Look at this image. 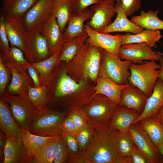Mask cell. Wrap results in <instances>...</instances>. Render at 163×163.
<instances>
[{"label": "cell", "mask_w": 163, "mask_h": 163, "mask_svg": "<svg viewBox=\"0 0 163 163\" xmlns=\"http://www.w3.org/2000/svg\"><path fill=\"white\" fill-rule=\"evenodd\" d=\"M94 129L90 144L81 153L84 163H114L118 156L120 132L109 124L87 121Z\"/></svg>", "instance_id": "1"}, {"label": "cell", "mask_w": 163, "mask_h": 163, "mask_svg": "<svg viewBox=\"0 0 163 163\" xmlns=\"http://www.w3.org/2000/svg\"><path fill=\"white\" fill-rule=\"evenodd\" d=\"M161 66L156 61L147 60L140 64L130 65L128 82L136 87L149 97L159 78Z\"/></svg>", "instance_id": "2"}, {"label": "cell", "mask_w": 163, "mask_h": 163, "mask_svg": "<svg viewBox=\"0 0 163 163\" xmlns=\"http://www.w3.org/2000/svg\"><path fill=\"white\" fill-rule=\"evenodd\" d=\"M101 74V76L120 85L126 84L130 75L129 67L132 62L121 59L103 49Z\"/></svg>", "instance_id": "3"}, {"label": "cell", "mask_w": 163, "mask_h": 163, "mask_svg": "<svg viewBox=\"0 0 163 163\" xmlns=\"http://www.w3.org/2000/svg\"><path fill=\"white\" fill-rule=\"evenodd\" d=\"M1 99L9 103L14 118L21 128L29 129L40 113L25 94L6 95Z\"/></svg>", "instance_id": "4"}, {"label": "cell", "mask_w": 163, "mask_h": 163, "mask_svg": "<svg viewBox=\"0 0 163 163\" xmlns=\"http://www.w3.org/2000/svg\"><path fill=\"white\" fill-rule=\"evenodd\" d=\"M66 117L65 113L45 110L40 113L29 128L32 133L44 137L62 134V125Z\"/></svg>", "instance_id": "5"}, {"label": "cell", "mask_w": 163, "mask_h": 163, "mask_svg": "<svg viewBox=\"0 0 163 163\" xmlns=\"http://www.w3.org/2000/svg\"><path fill=\"white\" fill-rule=\"evenodd\" d=\"M119 104L103 95L98 100L93 101L79 110L87 121L109 124Z\"/></svg>", "instance_id": "6"}, {"label": "cell", "mask_w": 163, "mask_h": 163, "mask_svg": "<svg viewBox=\"0 0 163 163\" xmlns=\"http://www.w3.org/2000/svg\"><path fill=\"white\" fill-rule=\"evenodd\" d=\"M163 53L155 51L144 43H128L121 46L119 57L121 59L140 64L147 60L159 61Z\"/></svg>", "instance_id": "7"}, {"label": "cell", "mask_w": 163, "mask_h": 163, "mask_svg": "<svg viewBox=\"0 0 163 163\" xmlns=\"http://www.w3.org/2000/svg\"><path fill=\"white\" fill-rule=\"evenodd\" d=\"M55 0H38L21 18L27 30L43 24L52 14Z\"/></svg>", "instance_id": "8"}, {"label": "cell", "mask_w": 163, "mask_h": 163, "mask_svg": "<svg viewBox=\"0 0 163 163\" xmlns=\"http://www.w3.org/2000/svg\"><path fill=\"white\" fill-rule=\"evenodd\" d=\"M129 132L135 145L150 163H159L162 155L140 123L131 124Z\"/></svg>", "instance_id": "9"}, {"label": "cell", "mask_w": 163, "mask_h": 163, "mask_svg": "<svg viewBox=\"0 0 163 163\" xmlns=\"http://www.w3.org/2000/svg\"><path fill=\"white\" fill-rule=\"evenodd\" d=\"M84 27L88 37L86 42L93 46L101 48L119 57V51L125 35H112L103 33L92 30L86 23Z\"/></svg>", "instance_id": "10"}, {"label": "cell", "mask_w": 163, "mask_h": 163, "mask_svg": "<svg viewBox=\"0 0 163 163\" xmlns=\"http://www.w3.org/2000/svg\"><path fill=\"white\" fill-rule=\"evenodd\" d=\"M116 1L104 0L91 6L94 14L91 20L86 23L92 30L100 32L112 23V18L116 14Z\"/></svg>", "instance_id": "11"}, {"label": "cell", "mask_w": 163, "mask_h": 163, "mask_svg": "<svg viewBox=\"0 0 163 163\" xmlns=\"http://www.w3.org/2000/svg\"><path fill=\"white\" fill-rule=\"evenodd\" d=\"M5 27L11 46L19 48L30 58L26 40L27 31L21 18L6 14L5 18Z\"/></svg>", "instance_id": "12"}, {"label": "cell", "mask_w": 163, "mask_h": 163, "mask_svg": "<svg viewBox=\"0 0 163 163\" xmlns=\"http://www.w3.org/2000/svg\"><path fill=\"white\" fill-rule=\"evenodd\" d=\"M103 50L101 48L86 43L77 53L84 62L85 74L93 80H95L97 77Z\"/></svg>", "instance_id": "13"}, {"label": "cell", "mask_w": 163, "mask_h": 163, "mask_svg": "<svg viewBox=\"0 0 163 163\" xmlns=\"http://www.w3.org/2000/svg\"><path fill=\"white\" fill-rule=\"evenodd\" d=\"M41 33L47 41L49 53L52 55L62 49L64 43L63 33L53 14L43 24Z\"/></svg>", "instance_id": "14"}, {"label": "cell", "mask_w": 163, "mask_h": 163, "mask_svg": "<svg viewBox=\"0 0 163 163\" xmlns=\"http://www.w3.org/2000/svg\"><path fill=\"white\" fill-rule=\"evenodd\" d=\"M43 25H40L32 30L27 32L26 40L30 57L31 59L35 58L44 59L49 53L47 41L41 33Z\"/></svg>", "instance_id": "15"}, {"label": "cell", "mask_w": 163, "mask_h": 163, "mask_svg": "<svg viewBox=\"0 0 163 163\" xmlns=\"http://www.w3.org/2000/svg\"><path fill=\"white\" fill-rule=\"evenodd\" d=\"M115 5L117 14L115 19L100 32L106 34L125 32L136 34L144 30L143 28L134 24L127 18L123 9L120 0H116Z\"/></svg>", "instance_id": "16"}, {"label": "cell", "mask_w": 163, "mask_h": 163, "mask_svg": "<svg viewBox=\"0 0 163 163\" xmlns=\"http://www.w3.org/2000/svg\"><path fill=\"white\" fill-rule=\"evenodd\" d=\"M148 97L140 90L128 82L127 86L121 91L119 105L136 110L141 113Z\"/></svg>", "instance_id": "17"}, {"label": "cell", "mask_w": 163, "mask_h": 163, "mask_svg": "<svg viewBox=\"0 0 163 163\" xmlns=\"http://www.w3.org/2000/svg\"><path fill=\"white\" fill-rule=\"evenodd\" d=\"M140 114L136 110L118 105L110 120V126L121 133L128 132L131 125Z\"/></svg>", "instance_id": "18"}, {"label": "cell", "mask_w": 163, "mask_h": 163, "mask_svg": "<svg viewBox=\"0 0 163 163\" xmlns=\"http://www.w3.org/2000/svg\"><path fill=\"white\" fill-rule=\"evenodd\" d=\"M93 14L88 8L77 14H73L63 34L64 43L86 32L84 23L91 20Z\"/></svg>", "instance_id": "19"}, {"label": "cell", "mask_w": 163, "mask_h": 163, "mask_svg": "<svg viewBox=\"0 0 163 163\" xmlns=\"http://www.w3.org/2000/svg\"><path fill=\"white\" fill-rule=\"evenodd\" d=\"M163 107V79L158 78L152 92L148 97L145 108L139 117L133 123L155 115Z\"/></svg>", "instance_id": "20"}, {"label": "cell", "mask_w": 163, "mask_h": 163, "mask_svg": "<svg viewBox=\"0 0 163 163\" xmlns=\"http://www.w3.org/2000/svg\"><path fill=\"white\" fill-rule=\"evenodd\" d=\"M25 155V149L21 138L6 136L3 163L24 162Z\"/></svg>", "instance_id": "21"}, {"label": "cell", "mask_w": 163, "mask_h": 163, "mask_svg": "<svg viewBox=\"0 0 163 163\" xmlns=\"http://www.w3.org/2000/svg\"><path fill=\"white\" fill-rule=\"evenodd\" d=\"M0 127L7 136L21 138L22 129L12 116L5 101H0Z\"/></svg>", "instance_id": "22"}, {"label": "cell", "mask_w": 163, "mask_h": 163, "mask_svg": "<svg viewBox=\"0 0 163 163\" xmlns=\"http://www.w3.org/2000/svg\"><path fill=\"white\" fill-rule=\"evenodd\" d=\"M127 85V84H118L109 78L101 76L97 81L94 88L95 92L92 97L97 94H102L119 104L121 91Z\"/></svg>", "instance_id": "23"}, {"label": "cell", "mask_w": 163, "mask_h": 163, "mask_svg": "<svg viewBox=\"0 0 163 163\" xmlns=\"http://www.w3.org/2000/svg\"><path fill=\"white\" fill-rule=\"evenodd\" d=\"M21 129L22 134L21 138L25 149L24 162L30 161L40 148L53 136L44 137L37 135L31 133L29 129Z\"/></svg>", "instance_id": "24"}, {"label": "cell", "mask_w": 163, "mask_h": 163, "mask_svg": "<svg viewBox=\"0 0 163 163\" xmlns=\"http://www.w3.org/2000/svg\"><path fill=\"white\" fill-rule=\"evenodd\" d=\"M73 0H55L52 14L63 34L73 13Z\"/></svg>", "instance_id": "25"}, {"label": "cell", "mask_w": 163, "mask_h": 163, "mask_svg": "<svg viewBox=\"0 0 163 163\" xmlns=\"http://www.w3.org/2000/svg\"><path fill=\"white\" fill-rule=\"evenodd\" d=\"M162 37L159 30L145 29L136 34L127 33L122 40V45L128 43H144L151 48L156 46V43Z\"/></svg>", "instance_id": "26"}, {"label": "cell", "mask_w": 163, "mask_h": 163, "mask_svg": "<svg viewBox=\"0 0 163 163\" xmlns=\"http://www.w3.org/2000/svg\"><path fill=\"white\" fill-rule=\"evenodd\" d=\"M139 122L157 147L163 142V126L156 115Z\"/></svg>", "instance_id": "27"}, {"label": "cell", "mask_w": 163, "mask_h": 163, "mask_svg": "<svg viewBox=\"0 0 163 163\" xmlns=\"http://www.w3.org/2000/svg\"><path fill=\"white\" fill-rule=\"evenodd\" d=\"M60 135L53 136L45 142L36 153L32 161L36 163L53 162Z\"/></svg>", "instance_id": "28"}, {"label": "cell", "mask_w": 163, "mask_h": 163, "mask_svg": "<svg viewBox=\"0 0 163 163\" xmlns=\"http://www.w3.org/2000/svg\"><path fill=\"white\" fill-rule=\"evenodd\" d=\"M159 11V10H150L147 12L142 11L140 15L132 17L131 21L145 29L163 30V21L157 16Z\"/></svg>", "instance_id": "29"}, {"label": "cell", "mask_w": 163, "mask_h": 163, "mask_svg": "<svg viewBox=\"0 0 163 163\" xmlns=\"http://www.w3.org/2000/svg\"><path fill=\"white\" fill-rule=\"evenodd\" d=\"M88 37V34L86 32L64 43L59 60L68 62L72 59L84 45Z\"/></svg>", "instance_id": "30"}, {"label": "cell", "mask_w": 163, "mask_h": 163, "mask_svg": "<svg viewBox=\"0 0 163 163\" xmlns=\"http://www.w3.org/2000/svg\"><path fill=\"white\" fill-rule=\"evenodd\" d=\"M38 1L4 0L2 7L6 14L22 18Z\"/></svg>", "instance_id": "31"}, {"label": "cell", "mask_w": 163, "mask_h": 163, "mask_svg": "<svg viewBox=\"0 0 163 163\" xmlns=\"http://www.w3.org/2000/svg\"><path fill=\"white\" fill-rule=\"evenodd\" d=\"M83 83L76 82L64 71L62 74L55 93V96L60 97L75 92L83 85Z\"/></svg>", "instance_id": "32"}, {"label": "cell", "mask_w": 163, "mask_h": 163, "mask_svg": "<svg viewBox=\"0 0 163 163\" xmlns=\"http://www.w3.org/2000/svg\"><path fill=\"white\" fill-rule=\"evenodd\" d=\"M27 97L39 113L46 110L45 108L47 99L46 89L45 85L35 87L29 86Z\"/></svg>", "instance_id": "33"}, {"label": "cell", "mask_w": 163, "mask_h": 163, "mask_svg": "<svg viewBox=\"0 0 163 163\" xmlns=\"http://www.w3.org/2000/svg\"><path fill=\"white\" fill-rule=\"evenodd\" d=\"M12 79L8 87L11 93L19 95L25 94L27 88H28L26 80L14 67H10Z\"/></svg>", "instance_id": "34"}, {"label": "cell", "mask_w": 163, "mask_h": 163, "mask_svg": "<svg viewBox=\"0 0 163 163\" xmlns=\"http://www.w3.org/2000/svg\"><path fill=\"white\" fill-rule=\"evenodd\" d=\"M136 145L129 131L120 133L118 156L123 157L130 156Z\"/></svg>", "instance_id": "35"}, {"label": "cell", "mask_w": 163, "mask_h": 163, "mask_svg": "<svg viewBox=\"0 0 163 163\" xmlns=\"http://www.w3.org/2000/svg\"><path fill=\"white\" fill-rule=\"evenodd\" d=\"M93 134L94 129L88 123L86 126L79 129L75 137L81 153L90 144Z\"/></svg>", "instance_id": "36"}, {"label": "cell", "mask_w": 163, "mask_h": 163, "mask_svg": "<svg viewBox=\"0 0 163 163\" xmlns=\"http://www.w3.org/2000/svg\"><path fill=\"white\" fill-rule=\"evenodd\" d=\"M67 147L68 163H74L81 154L75 136L62 133Z\"/></svg>", "instance_id": "37"}, {"label": "cell", "mask_w": 163, "mask_h": 163, "mask_svg": "<svg viewBox=\"0 0 163 163\" xmlns=\"http://www.w3.org/2000/svg\"><path fill=\"white\" fill-rule=\"evenodd\" d=\"M62 49L52 54L49 57L43 61L34 63L32 66L37 69L42 75L46 73L51 69L58 58H59Z\"/></svg>", "instance_id": "38"}, {"label": "cell", "mask_w": 163, "mask_h": 163, "mask_svg": "<svg viewBox=\"0 0 163 163\" xmlns=\"http://www.w3.org/2000/svg\"><path fill=\"white\" fill-rule=\"evenodd\" d=\"M9 41L7 37L5 27V18L2 16L0 18V44L3 56L5 59L12 60L9 45Z\"/></svg>", "instance_id": "39"}, {"label": "cell", "mask_w": 163, "mask_h": 163, "mask_svg": "<svg viewBox=\"0 0 163 163\" xmlns=\"http://www.w3.org/2000/svg\"><path fill=\"white\" fill-rule=\"evenodd\" d=\"M68 158V151L64 137L62 134L59 140L56 152L53 163H66L67 162Z\"/></svg>", "instance_id": "40"}, {"label": "cell", "mask_w": 163, "mask_h": 163, "mask_svg": "<svg viewBox=\"0 0 163 163\" xmlns=\"http://www.w3.org/2000/svg\"><path fill=\"white\" fill-rule=\"evenodd\" d=\"M120 1L123 9L127 16L131 15L141 7V0Z\"/></svg>", "instance_id": "41"}, {"label": "cell", "mask_w": 163, "mask_h": 163, "mask_svg": "<svg viewBox=\"0 0 163 163\" xmlns=\"http://www.w3.org/2000/svg\"><path fill=\"white\" fill-rule=\"evenodd\" d=\"M104 0H73V13L77 14L91 5L98 4Z\"/></svg>", "instance_id": "42"}, {"label": "cell", "mask_w": 163, "mask_h": 163, "mask_svg": "<svg viewBox=\"0 0 163 163\" xmlns=\"http://www.w3.org/2000/svg\"><path fill=\"white\" fill-rule=\"evenodd\" d=\"M62 133L75 136L78 130L76 126L68 115L64 119L62 125Z\"/></svg>", "instance_id": "43"}, {"label": "cell", "mask_w": 163, "mask_h": 163, "mask_svg": "<svg viewBox=\"0 0 163 163\" xmlns=\"http://www.w3.org/2000/svg\"><path fill=\"white\" fill-rule=\"evenodd\" d=\"M8 70L4 64L2 58L0 57V92L2 94L4 92L8 80Z\"/></svg>", "instance_id": "44"}, {"label": "cell", "mask_w": 163, "mask_h": 163, "mask_svg": "<svg viewBox=\"0 0 163 163\" xmlns=\"http://www.w3.org/2000/svg\"><path fill=\"white\" fill-rule=\"evenodd\" d=\"M68 116L71 118L79 129L87 124L86 119L79 110L72 111Z\"/></svg>", "instance_id": "45"}, {"label": "cell", "mask_w": 163, "mask_h": 163, "mask_svg": "<svg viewBox=\"0 0 163 163\" xmlns=\"http://www.w3.org/2000/svg\"><path fill=\"white\" fill-rule=\"evenodd\" d=\"M130 156L133 163H150L136 145Z\"/></svg>", "instance_id": "46"}, {"label": "cell", "mask_w": 163, "mask_h": 163, "mask_svg": "<svg viewBox=\"0 0 163 163\" xmlns=\"http://www.w3.org/2000/svg\"><path fill=\"white\" fill-rule=\"evenodd\" d=\"M10 51L13 59L17 62L20 64H24L26 63L23 52L20 49L15 46H11Z\"/></svg>", "instance_id": "47"}, {"label": "cell", "mask_w": 163, "mask_h": 163, "mask_svg": "<svg viewBox=\"0 0 163 163\" xmlns=\"http://www.w3.org/2000/svg\"><path fill=\"white\" fill-rule=\"evenodd\" d=\"M28 72L30 76L33 80L35 87L40 86L39 80L37 72L33 66H29L28 67Z\"/></svg>", "instance_id": "48"}, {"label": "cell", "mask_w": 163, "mask_h": 163, "mask_svg": "<svg viewBox=\"0 0 163 163\" xmlns=\"http://www.w3.org/2000/svg\"><path fill=\"white\" fill-rule=\"evenodd\" d=\"M6 139V136L4 133L0 132V156L1 155L2 158V156L4 157V151L5 144V142Z\"/></svg>", "instance_id": "49"}, {"label": "cell", "mask_w": 163, "mask_h": 163, "mask_svg": "<svg viewBox=\"0 0 163 163\" xmlns=\"http://www.w3.org/2000/svg\"><path fill=\"white\" fill-rule=\"evenodd\" d=\"M156 115L163 126V107L158 111Z\"/></svg>", "instance_id": "50"}, {"label": "cell", "mask_w": 163, "mask_h": 163, "mask_svg": "<svg viewBox=\"0 0 163 163\" xmlns=\"http://www.w3.org/2000/svg\"><path fill=\"white\" fill-rule=\"evenodd\" d=\"M159 61L161 66V69H160V72L159 75V78L163 79V56L161 57Z\"/></svg>", "instance_id": "51"}, {"label": "cell", "mask_w": 163, "mask_h": 163, "mask_svg": "<svg viewBox=\"0 0 163 163\" xmlns=\"http://www.w3.org/2000/svg\"><path fill=\"white\" fill-rule=\"evenodd\" d=\"M157 148L162 156L163 157V142Z\"/></svg>", "instance_id": "52"}, {"label": "cell", "mask_w": 163, "mask_h": 163, "mask_svg": "<svg viewBox=\"0 0 163 163\" xmlns=\"http://www.w3.org/2000/svg\"></svg>", "instance_id": "53"}]
</instances>
